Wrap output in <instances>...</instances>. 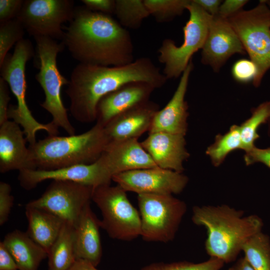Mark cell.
<instances>
[{
  "instance_id": "cell-1",
  "label": "cell",
  "mask_w": 270,
  "mask_h": 270,
  "mask_svg": "<svg viewBox=\"0 0 270 270\" xmlns=\"http://www.w3.org/2000/svg\"><path fill=\"white\" fill-rule=\"evenodd\" d=\"M160 68L147 57H141L121 66H104L79 63L72 70L66 93L70 110L75 120L90 123L96 120L97 106L106 94L123 85L144 82L156 88L167 81Z\"/></svg>"
},
{
  "instance_id": "cell-2",
  "label": "cell",
  "mask_w": 270,
  "mask_h": 270,
  "mask_svg": "<svg viewBox=\"0 0 270 270\" xmlns=\"http://www.w3.org/2000/svg\"><path fill=\"white\" fill-rule=\"evenodd\" d=\"M62 42L80 64L121 66L134 61L129 32L110 15L75 10Z\"/></svg>"
},
{
  "instance_id": "cell-3",
  "label": "cell",
  "mask_w": 270,
  "mask_h": 270,
  "mask_svg": "<svg viewBox=\"0 0 270 270\" xmlns=\"http://www.w3.org/2000/svg\"><path fill=\"white\" fill-rule=\"evenodd\" d=\"M244 211L225 204L193 208L192 222L206 229L205 248L210 258L224 262L233 261L243 244L260 232L262 222L260 218L256 215L244 216Z\"/></svg>"
},
{
  "instance_id": "cell-4",
  "label": "cell",
  "mask_w": 270,
  "mask_h": 270,
  "mask_svg": "<svg viewBox=\"0 0 270 270\" xmlns=\"http://www.w3.org/2000/svg\"><path fill=\"white\" fill-rule=\"evenodd\" d=\"M109 142L104 127L96 123L82 134L48 136L28 148L34 169L50 170L92 164L100 157Z\"/></svg>"
},
{
  "instance_id": "cell-5",
  "label": "cell",
  "mask_w": 270,
  "mask_h": 270,
  "mask_svg": "<svg viewBox=\"0 0 270 270\" xmlns=\"http://www.w3.org/2000/svg\"><path fill=\"white\" fill-rule=\"evenodd\" d=\"M34 54L32 42L22 39L16 44L12 54H8L0 67V76L8 84L17 100V106H10L8 118L13 119L23 128L26 140L30 145L36 143V133L41 130L49 136L57 135L58 127L52 122L46 124L38 122L32 115L26 102V65Z\"/></svg>"
},
{
  "instance_id": "cell-6",
  "label": "cell",
  "mask_w": 270,
  "mask_h": 270,
  "mask_svg": "<svg viewBox=\"0 0 270 270\" xmlns=\"http://www.w3.org/2000/svg\"><path fill=\"white\" fill-rule=\"evenodd\" d=\"M228 20L256 66L258 74L252 84L258 88L270 69V10L262 0L254 8L242 10Z\"/></svg>"
},
{
  "instance_id": "cell-7",
  "label": "cell",
  "mask_w": 270,
  "mask_h": 270,
  "mask_svg": "<svg viewBox=\"0 0 270 270\" xmlns=\"http://www.w3.org/2000/svg\"><path fill=\"white\" fill-rule=\"evenodd\" d=\"M40 60V70L36 79L44 90L45 98L40 106L51 114L52 122L63 128L69 135L75 134L76 130L69 120L68 110L64 105L61 90L69 80L64 76L57 66L58 54L64 48L63 42L46 36L34 37Z\"/></svg>"
},
{
  "instance_id": "cell-8",
  "label": "cell",
  "mask_w": 270,
  "mask_h": 270,
  "mask_svg": "<svg viewBox=\"0 0 270 270\" xmlns=\"http://www.w3.org/2000/svg\"><path fill=\"white\" fill-rule=\"evenodd\" d=\"M188 20L183 28L184 42L178 46L174 40L164 39L158 50V60L164 66L163 74L167 79L182 76L192 55L202 49L205 42L212 16L192 0L187 6Z\"/></svg>"
},
{
  "instance_id": "cell-9",
  "label": "cell",
  "mask_w": 270,
  "mask_h": 270,
  "mask_svg": "<svg viewBox=\"0 0 270 270\" xmlns=\"http://www.w3.org/2000/svg\"><path fill=\"white\" fill-rule=\"evenodd\" d=\"M92 200L100 210L101 228L110 238L130 241L140 236V214L120 186L110 184L94 188Z\"/></svg>"
},
{
  "instance_id": "cell-10",
  "label": "cell",
  "mask_w": 270,
  "mask_h": 270,
  "mask_svg": "<svg viewBox=\"0 0 270 270\" xmlns=\"http://www.w3.org/2000/svg\"><path fill=\"white\" fill-rule=\"evenodd\" d=\"M137 199L142 238L162 242L174 240L186 212V204L172 194H140Z\"/></svg>"
},
{
  "instance_id": "cell-11",
  "label": "cell",
  "mask_w": 270,
  "mask_h": 270,
  "mask_svg": "<svg viewBox=\"0 0 270 270\" xmlns=\"http://www.w3.org/2000/svg\"><path fill=\"white\" fill-rule=\"evenodd\" d=\"M74 6L70 0H26L16 18L34 37L63 40L62 24L72 20Z\"/></svg>"
},
{
  "instance_id": "cell-12",
  "label": "cell",
  "mask_w": 270,
  "mask_h": 270,
  "mask_svg": "<svg viewBox=\"0 0 270 270\" xmlns=\"http://www.w3.org/2000/svg\"><path fill=\"white\" fill-rule=\"evenodd\" d=\"M94 187L63 180H53L38 198L26 206L43 210L74 227L85 206L90 203Z\"/></svg>"
},
{
  "instance_id": "cell-13",
  "label": "cell",
  "mask_w": 270,
  "mask_h": 270,
  "mask_svg": "<svg viewBox=\"0 0 270 270\" xmlns=\"http://www.w3.org/2000/svg\"><path fill=\"white\" fill-rule=\"evenodd\" d=\"M112 180L126 192L173 194L182 192L188 182L182 172L159 167L138 169L114 175Z\"/></svg>"
},
{
  "instance_id": "cell-14",
  "label": "cell",
  "mask_w": 270,
  "mask_h": 270,
  "mask_svg": "<svg viewBox=\"0 0 270 270\" xmlns=\"http://www.w3.org/2000/svg\"><path fill=\"white\" fill-rule=\"evenodd\" d=\"M246 52L228 18L219 14L212 16L202 48L201 62L218 72L233 55Z\"/></svg>"
},
{
  "instance_id": "cell-15",
  "label": "cell",
  "mask_w": 270,
  "mask_h": 270,
  "mask_svg": "<svg viewBox=\"0 0 270 270\" xmlns=\"http://www.w3.org/2000/svg\"><path fill=\"white\" fill-rule=\"evenodd\" d=\"M18 180L22 188L30 190L48 180H70L95 188L110 184L112 178L96 160L90 164H78L54 170H23L19 172Z\"/></svg>"
},
{
  "instance_id": "cell-16",
  "label": "cell",
  "mask_w": 270,
  "mask_h": 270,
  "mask_svg": "<svg viewBox=\"0 0 270 270\" xmlns=\"http://www.w3.org/2000/svg\"><path fill=\"white\" fill-rule=\"evenodd\" d=\"M194 68L192 60L181 76L171 99L155 114L149 133L164 132L186 136L188 130V104L185 100L190 76Z\"/></svg>"
},
{
  "instance_id": "cell-17",
  "label": "cell",
  "mask_w": 270,
  "mask_h": 270,
  "mask_svg": "<svg viewBox=\"0 0 270 270\" xmlns=\"http://www.w3.org/2000/svg\"><path fill=\"white\" fill-rule=\"evenodd\" d=\"M140 144L158 166L182 173L190 154L185 136L164 132L149 133Z\"/></svg>"
},
{
  "instance_id": "cell-18",
  "label": "cell",
  "mask_w": 270,
  "mask_h": 270,
  "mask_svg": "<svg viewBox=\"0 0 270 270\" xmlns=\"http://www.w3.org/2000/svg\"><path fill=\"white\" fill-rule=\"evenodd\" d=\"M98 160L112 178L130 170L158 167L138 139L109 143Z\"/></svg>"
},
{
  "instance_id": "cell-19",
  "label": "cell",
  "mask_w": 270,
  "mask_h": 270,
  "mask_svg": "<svg viewBox=\"0 0 270 270\" xmlns=\"http://www.w3.org/2000/svg\"><path fill=\"white\" fill-rule=\"evenodd\" d=\"M155 89L148 83L133 82L106 94L98 104L96 123L105 126L118 114L148 101Z\"/></svg>"
},
{
  "instance_id": "cell-20",
  "label": "cell",
  "mask_w": 270,
  "mask_h": 270,
  "mask_svg": "<svg viewBox=\"0 0 270 270\" xmlns=\"http://www.w3.org/2000/svg\"><path fill=\"white\" fill-rule=\"evenodd\" d=\"M159 106L150 100L113 118L104 126L110 142L138 139L149 131Z\"/></svg>"
},
{
  "instance_id": "cell-21",
  "label": "cell",
  "mask_w": 270,
  "mask_h": 270,
  "mask_svg": "<svg viewBox=\"0 0 270 270\" xmlns=\"http://www.w3.org/2000/svg\"><path fill=\"white\" fill-rule=\"evenodd\" d=\"M24 132L14 121L0 125V172L34 170Z\"/></svg>"
},
{
  "instance_id": "cell-22",
  "label": "cell",
  "mask_w": 270,
  "mask_h": 270,
  "mask_svg": "<svg viewBox=\"0 0 270 270\" xmlns=\"http://www.w3.org/2000/svg\"><path fill=\"white\" fill-rule=\"evenodd\" d=\"M99 220L92 210L90 203L84 209L74 226V250L76 260L89 262L95 266L102 257Z\"/></svg>"
},
{
  "instance_id": "cell-23",
  "label": "cell",
  "mask_w": 270,
  "mask_h": 270,
  "mask_svg": "<svg viewBox=\"0 0 270 270\" xmlns=\"http://www.w3.org/2000/svg\"><path fill=\"white\" fill-rule=\"evenodd\" d=\"M14 257L18 270H38L48 256L46 250L27 234L18 230L6 234L2 241Z\"/></svg>"
},
{
  "instance_id": "cell-24",
  "label": "cell",
  "mask_w": 270,
  "mask_h": 270,
  "mask_svg": "<svg viewBox=\"0 0 270 270\" xmlns=\"http://www.w3.org/2000/svg\"><path fill=\"white\" fill-rule=\"evenodd\" d=\"M25 208L28 222L27 234L48 253L64 222L43 210L26 206Z\"/></svg>"
},
{
  "instance_id": "cell-25",
  "label": "cell",
  "mask_w": 270,
  "mask_h": 270,
  "mask_svg": "<svg viewBox=\"0 0 270 270\" xmlns=\"http://www.w3.org/2000/svg\"><path fill=\"white\" fill-rule=\"evenodd\" d=\"M74 227L64 222L48 252V270H68L76 260L74 250Z\"/></svg>"
},
{
  "instance_id": "cell-26",
  "label": "cell",
  "mask_w": 270,
  "mask_h": 270,
  "mask_svg": "<svg viewBox=\"0 0 270 270\" xmlns=\"http://www.w3.org/2000/svg\"><path fill=\"white\" fill-rule=\"evenodd\" d=\"M236 150H242L240 126L233 124L225 134H216L214 142L207 147L205 152L212 164L218 167L230 152Z\"/></svg>"
},
{
  "instance_id": "cell-27",
  "label": "cell",
  "mask_w": 270,
  "mask_h": 270,
  "mask_svg": "<svg viewBox=\"0 0 270 270\" xmlns=\"http://www.w3.org/2000/svg\"><path fill=\"white\" fill-rule=\"evenodd\" d=\"M270 116V100L262 102L251 111V115L240 126L242 150L244 152L254 148L260 136L259 127L266 124Z\"/></svg>"
},
{
  "instance_id": "cell-28",
  "label": "cell",
  "mask_w": 270,
  "mask_h": 270,
  "mask_svg": "<svg viewBox=\"0 0 270 270\" xmlns=\"http://www.w3.org/2000/svg\"><path fill=\"white\" fill-rule=\"evenodd\" d=\"M244 258L255 270H270V242L266 235L260 232L242 245Z\"/></svg>"
},
{
  "instance_id": "cell-29",
  "label": "cell",
  "mask_w": 270,
  "mask_h": 270,
  "mask_svg": "<svg viewBox=\"0 0 270 270\" xmlns=\"http://www.w3.org/2000/svg\"><path fill=\"white\" fill-rule=\"evenodd\" d=\"M114 14L124 27L139 28L150 14L144 0H116Z\"/></svg>"
},
{
  "instance_id": "cell-30",
  "label": "cell",
  "mask_w": 270,
  "mask_h": 270,
  "mask_svg": "<svg viewBox=\"0 0 270 270\" xmlns=\"http://www.w3.org/2000/svg\"><path fill=\"white\" fill-rule=\"evenodd\" d=\"M150 15L158 22H169L182 15L190 0H144Z\"/></svg>"
},
{
  "instance_id": "cell-31",
  "label": "cell",
  "mask_w": 270,
  "mask_h": 270,
  "mask_svg": "<svg viewBox=\"0 0 270 270\" xmlns=\"http://www.w3.org/2000/svg\"><path fill=\"white\" fill-rule=\"evenodd\" d=\"M24 29L16 18L0 23V66L6 57L10 49L14 44L24 39Z\"/></svg>"
},
{
  "instance_id": "cell-32",
  "label": "cell",
  "mask_w": 270,
  "mask_h": 270,
  "mask_svg": "<svg viewBox=\"0 0 270 270\" xmlns=\"http://www.w3.org/2000/svg\"><path fill=\"white\" fill-rule=\"evenodd\" d=\"M224 262L216 258L200 263L180 262L172 263L156 262L144 267L140 270H220Z\"/></svg>"
},
{
  "instance_id": "cell-33",
  "label": "cell",
  "mask_w": 270,
  "mask_h": 270,
  "mask_svg": "<svg viewBox=\"0 0 270 270\" xmlns=\"http://www.w3.org/2000/svg\"><path fill=\"white\" fill-rule=\"evenodd\" d=\"M257 74L256 66L250 59L239 60L234 64L232 68V77L240 83L252 82Z\"/></svg>"
},
{
  "instance_id": "cell-34",
  "label": "cell",
  "mask_w": 270,
  "mask_h": 270,
  "mask_svg": "<svg viewBox=\"0 0 270 270\" xmlns=\"http://www.w3.org/2000/svg\"><path fill=\"white\" fill-rule=\"evenodd\" d=\"M10 186L4 182H0V225L8 220L14 204Z\"/></svg>"
},
{
  "instance_id": "cell-35",
  "label": "cell",
  "mask_w": 270,
  "mask_h": 270,
  "mask_svg": "<svg viewBox=\"0 0 270 270\" xmlns=\"http://www.w3.org/2000/svg\"><path fill=\"white\" fill-rule=\"evenodd\" d=\"M22 0H0V22L16 18L24 4Z\"/></svg>"
},
{
  "instance_id": "cell-36",
  "label": "cell",
  "mask_w": 270,
  "mask_h": 270,
  "mask_svg": "<svg viewBox=\"0 0 270 270\" xmlns=\"http://www.w3.org/2000/svg\"><path fill=\"white\" fill-rule=\"evenodd\" d=\"M244 160L246 166L261 163L270 168V146L262 148L255 146L244 152Z\"/></svg>"
},
{
  "instance_id": "cell-37",
  "label": "cell",
  "mask_w": 270,
  "mask_h": 270,
  "mask_svg": "<svg viewBox=\"0 0 270 270\" xmlns=\"http://www.w3.org/2000/svg\"><path fill=\"white\" fill-rule=\"evenodd\" d=\"M86 8L92 12L106 14H114L116 0H82Z\"/></svg>"
},
{
  "instance_id": "cell-38",
  "label": "cell",
  "mask_w": 270,
  "mask_h": 270,
  "mask_svg": "<svg viewBox=\"0 0 270 270\" xmlns=\"http://www.w3.org/2000/svg\"><path fill=\"white\" fill-rule=\"evenodd\" d=\"M8 83L0 78V125L8 120V102L10 100Z\"/></svg>"
},
{
  "instance_id": "cell-39",
  "label": "cell",
  "mask_w": 270,
  "mask_h": 270,
  "mask_svg": "<svg viewBox=\"0 0 270 270\" xmlns=\"http://www.w3.org/2000/svg\"><path fill=\"white\" fill-rule=\"evenodd\" d=\"M248 2L246 0H226L220 4L218 14L228 18L242 10Z\"/></svg>"
},
{
  "instance_id": "cell-40",
  "label": "cell",
  "mask_w": 270,
  "mask_h": 270,
  "mask_svg": "<svg viewBox=\"0 0 270 270\" xmlns=\"http://www.w3.org/2000/svg\"><path fill=\"white\" fill-rule=\"evenodd\" d=\"M0 270H18L14 257L2 242H0Z\"/></svg>"
},
{
  "instance_id": "cell-41",
  "label": "cell",
  "mask_w": 270,
  "mask_h": 270,
  "mask_svg": "<svg viewBox=\"0 0 270 270\" xmlns=\"http://www.w3.org/2000/svg\"><path fill=\"white\" fill-rule=\"evenodd\" d=\"M192 1L212 16L218 14L220 7L222 2L220 0H192Z\"/></svg>"
},
{
  "instance_id": "cell-42",
  "label": "cell",
  "mask_w": 270,
  "mask_h": 270,
  "mask_svg": "<svg viewBox=\"0 0 270 270\" xmlns=\"http://www.w3.org/2000/svg\"><path fill=\"white\" fill-rule=\"evenodd\" d=\"M68 270H98L96 266L88 261L77 259Z\"/></svg>"
},
{
  "instance_id": "cell-43",
  "label": "cell",
  "mask_w": 270,
  "mask_h": 270,
  "mask_svg": "<svg viewBox=\"0 0 270 270\" xmlns=\"http://www.w3.org/2000/svg\"><path fill=\"white\" fill-rule=\"evenodd\" d=\"M228 270H255L248 263L246 258H240L236 263Z\"/></svg>"
},
{
  "instance_id": "cell-44",
  "label": "cell",
  "mask_w": 270,
  "mask_h": 270,
  "mask_svg": "<svg viewBox=\"0 0 270 270\" xmlns=\"http://www.w3.org/2000/svg\"><path fill=\"white\" fill-rule=\"evenodd\" d=\"M266 124L268 125V135L270 138V116Z\"/></svg>"
},
{
  "instance_id": "cell-45",
  "label": "cell",
  "mask_w": 270,
  "mask_h": 270,
  "mask_svg": "<svg viewBox=\"0 0 270 270\" xmlns=\"http://www.w3.org/2000/svg\"><path fill=\"white\" fill-rule=\"evenodd\" d=\"M266 3L267 4V5L268 6L270 10V0H266Z\"/></svg>"
}]
</instances>
